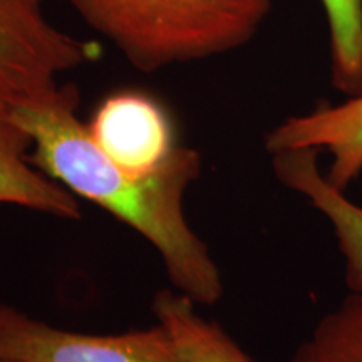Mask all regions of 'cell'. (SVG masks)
<instances>
[{
    "mask_svg": "<svg viewBox=\"0 0 362 362\" xmlns=\"http://www.w3.org/2000/svg\"><path fill=\"white\" fill-rule=\"evenodd\" d=\"M0 357L17 362H181L173 337L156 322L123 334L59 329L0 305Z\"/></svg>",
    "mask_w": 362,
    "mask_h": 362,
    "instance_id": "277c9868",
    "label": "cell"
},
{
    "mask_svg": "<svg viewBox=\"0 0 362 362\" xmlns=\"http://www.w3.org/2000/svg\"><path fill=\"white\" fill-rule=\"evenodd\" d=\"M329 24L330 83L344 96L362 94V0H320Z\"/></svg>",
    "mask_w": 362,
    "mask_h": 362,
    "instance_id": "8fae6325",
    "label": "cell"
},
{
    "mask_svg": "<svg viewBox=\"0 0 362 362\" xmlns=\"http://www.w3.org/2000/svg\"><path fill=\"white\" fill-rule=\"evenodd\" d=\"M30 148V136L8 116L0 117V205L79 220L78 197L34 166Z\"/></svg>",
    "mask_w": 362,
    "mask_h": 362,
    "instance_id": "ba28073f",
    "label": "cell"
},
{
    "mask_svg": "<svg viewBox=\"0 0 362 362\" xmlns=\"http://www.w3.org/2000/svg\"><path fill=\"white\" fill-rule=\"evenodd\" d=\"M317 149L300 148L274 153L272 168L284 187L304 197L327 220L344 264L349 292L362 293V206L347 197L319 166Z\"/></svg>",
    "mask_w": 362,
    "mask_h": 362,
    "instance_id": "52a82bcc",
    "label": "cell"
},
{
    "mask_svg": "<svg viewBox=\"0 0 362 362\" xmlns=\"http://www.w3.org/2000/svg\"><path fill=\"white\" fill-rule=\"evenodd\" d=\"M197 302L178 291L153 298L156 322L171 334L181 362H253L226 330L197 312Z\"/></svg>",
    "mask_w": 362,
    "mask_h": 362,
    "instance_id": "9c48e42d",
    "label": "cell"
},
{
    "mask_svg": "<svg viewBox=\"0 0 362 362\" xmlns=\"http://www.w3.org/2000/svg\"><path fill=\"white\" fill-rule=\"evenodd\" d=\"M78 107V88L61 84L8 117L33 139L34 166L146 238L176 291L198 305H214L223 296L220 269L185 215V194L202 173L200 153L180 146L158 173L129 175L96 146Z\"/></svg>",
    "mask_w": 362,
    "mask_h": 362,
    "instance_id": "6da1fadb",
    "label": "cell"
},
{
    "mask_svg": "<svg viewBox=\"0 0 362 362\" xmlns=\"http://www.w3.org/2000/svg\"><path fill=\"white\" fill-rule=\"evenodd\" d=\"M0 362H17V361H11V359H4V357H0Z\"/></svg>",
    "mask_w": 362,
    "mask_h": 362,
    "instance_id": "7c38bea8",
    "label": "cell"
},
{
    "mask_svg": "<svg viewBox=\"0 0 362 362\" xmlns=\"http://www.w3.org/2000/svg\"><path fill=\"white\" fill-rule=\"evenodd\" d=\"M86 128L104 155L136 176L158 173L180 148L168 111L138 90H119L103 99Z\"/></svg>",
    "mask_w": 362,
    "mask_h": 362,
    "instance_id": "5b68a950",
    "label": "cell"
},
{
    "mask_svg": "<svg viewBox=\"0 0 362 362\" xmlns=\"http://www.w3.org/2000/svg\"><path fill=\"white\" fill-rule=\"evenodd\" d=\"M101 56V45L54 24L42 0H0V117L42 99L67 72Z\"/></svg>",
    "mask_w": 362,
    "mask_h": 362,
    "instance_id": "3957f363",
    "label": "cell"
},
{
    "mask_svg": "<svg viewBox=\"0 0 362 362\" xmlns=\"http://www.w3.org/2000/svg\"><path fill=\"white\" fill-rule=\"evenodd\" d=\"M134 69L156 72L247 45L274 0H69Z\"/></svg>",
    "mask_w": 362,
    "mask_h": 362,
    "instance_id": "7a4b0ae2",
    "label": "cell"
},
{
    "mask_svg": "<svg viewBox=\"0 0 362 362\" xmlns=\"http://www.w3.org/2000/svg\"><path fill=\"white\" fill-rule=\"evenodd\" d=\"M300 148L327 153L325 176L336 188L346 192L356 183L362 175V94L287 117L265 136L269 155Z\"/></svg>",
    "mask_w": 362,
    "mask_h": 362,
    "instance_id": "8992f818",
    "label": "cell"
},
{
    "mask_svg": "<svg viewBox=\"0 0 362 362\" xmlns=\"http://www.w3.org/2000/svg\"><path fill=\"white\" fill-rule=\"evenodd\" d=\"M288 362H362V293L349 292L320 317Z\"/></svg>",
    "mask_w": 362,
    "mask_h": 362,
    "instance_id": "30bf717a",
    "label": "cell"
}]
</instances>
